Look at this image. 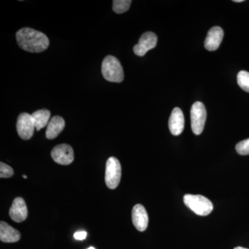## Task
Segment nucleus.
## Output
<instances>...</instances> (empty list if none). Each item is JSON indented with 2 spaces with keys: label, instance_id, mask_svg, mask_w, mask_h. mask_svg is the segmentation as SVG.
Wrapping results in <instances>:
<instances>
[{
  "label": "nucleus",
  "instance_id": "f257e3e1",
  "mask_svg": "<svg viewBox=\"0 0 249 249\" xmlns=\"http://www.w3.org/2000/svg\"><path fill=\"white\" fill-rule=\"evenodd\" d=\"M16 40L21 49L30 53H40L49 46V40L45 34L31 28H23L18 31Z\"/></svg>",
  "mask_w": 249,
  "mask_h": 249
},
{
  "label": "nucleus",
  "instance_id": "f03ea898",
  "mask_svg": "<svg viewBox=\"0 0 249 249\" xmlns=\"http://www.w3.org/2000/svg\"><path fill=\"white\" fill-rule=\"evenodd\" d=\"M101 71L105 79L112 83H121L124 79V68L116 57L107 55L102 62Z\"/></svg>",
  "mask_w": 249,
  "mask_h": 249
},
{
  "label": "nucleus",
  "instance_id": "7ed1b4c3",
  "mask_svg": "<svg viewBox=\"0 0 249 249\" xmlns=\"http://www.w3.org/2000/svg\"><path fill=\"white\" fill-rule=\"evenodd\" d=\"M183 201L186 206L198 215H209L213 210V203L208 198L199 195H186L183 196Z\"/></svg>",
  "mask_w": 249,
  "mask_h": 249
},
{
  "label": "nucleus",
  "instance_id": "20e7f679",
  "mask_svg": "<svg viewBox=\"0 0 249 249\" xmlns=\"http://www.w3.org/2000/svg\"><path fill=\"white\" fill-rule=\"evenodd\" d=\"M121 178L120 162L115 157H109L106 162V176H105L106 185L109 189H115L120 183Z\"/></svg>",
  "mask_w": 249,
  "mask_h": 249
},
{
  "label": "nucleus",
  "instance_id": "39448f33",
  "mask_svg": "<svg viewBox=\"0 0 249 249\" xmlns=\"http://www.w3.org/2000/svg\"><path fill=\"white\" fill-rule=\"evenodd\" d=\"M206 107L202 103L197 101L193 105L191 110V128L193 133L199 135L204 130L205 123H206Z\"/></svg>",
  "mask_w": 249,
  "mask_h": 249
},
{
  "label": "nucleus",
  "instance_id": "423d86ee",
  "mask_svg": "<svg viewBox=\"0 0 249 249\" xmlns=\"http://www.w3.org/2000/svg\"><path fill=\"white\" fill-rule=\"evenodd\" d=\"M16 128L18 135L23 140H29L33 137L35 130V124L31 114L24 112L18 118Z\"/></svg>",
  "mask_w": 249,
  "mask_h": 249
},
{
  "label": "nucleus",
  "instance_id": "0eeeda50",
  "mask_svg": "<svg viewBox=\"0 0 249 249\" xmlns=\"http://www.w3.org/2000/svg\"><path fill=\"white\" fill-rule=\"evenodd\" d=\"M52 157L54 161L58 164L70 165L74 160V152L70 145L60 144L53 147Z\"/></svg>",
  "mask_w": 249,
  "mask_h": 249
},
{
  "label": "nucleus",
  "instance_id": "6e6552de",
  "mask_svg": "<svg viewBox=\"0 0 249 249\" xmlns=\"http://www.w3.org/2000/svg\"><path fill=\"white\" fill-rule=\"evenodd\" d=\"M157 40H158V38L155 33L150 32V31L144 33L141 36L138 44L134 47V53L138 56H143L148 51L155 48Z\"/></svg>",
  "mask_w": 249,
  "mask_h": 249
},
{
  "label": "nucleus",
  "instance_id": "1a4fd4ad",
  "mask_svg": "<svg viewBox=\"0 0 249 249\" xmlns=\"http://www.w3.org/2000/svg\"><path fill=\"white\" fill-rule=\"evenodd\" d=\"M132 222L134 227L139 231L143 232L148 226V214L145 207L142 204H137L134 206L132 212Z\"/></svg>",
  "mask_w": 249,
  "mask_h": 249
},
{
  "label": "nucleus",
  "instance_id": "9d476101",
  "mask_svg": "<svg viewBox=\"0 0 249 249\" xmlns=\"http://www.w3.org/2000/svg\"><path fill=\"white\" fill-rule=\"evenodd\" d=\"M9 215L14 222L18 223L22 222L27 219L28 209L23 198L17 197L14 199L9 210Z\"/></svg>",
  "mask_w": 249,
  "mask_h": 249
},
{
  "label": "nucleus",
  "instance_id": "9b49d317",
  "mask_svg": "<svg viewBox=\"0 0 249 249\" xmlns=\"http://www.w3.org/2000/svg\"><path fill=\"white\" fill-rule=\"evenodd\" d=\"M185 120L182 111L178 107L174 108L170 116L168 127L174 136L180 135L184 129Z\"/></svg>",
  "mask_w": 249,
  "mask_h": 249
},
{
  "label": "nucleus",
  "instance_id": "f8f14e48",
  "mask_svg": "<svg viewBox=\"0 0 249 249\" xmlns=\"http://www.w3.org/2000/svg\"><path fill=\"white\" fill-rule=\"evenodd\" d=\"M224 37V31L219 27L211 28L208 32L204 42L205 48L210 52L217 50Z\"/></svg>",
  "mask_w": 249,
  "mask_h": 249
},
{
  "label": "nucleus",
  "instance_id": "ddd939ff",
  "mask_svg": "<svg viewBox=\"0 0 249 249\" xmlns=\"http://www.w3.org/2000/svg\"><path fill=\"white\" fill-rule=\"evenodd\" d=\"M20 232L7 223L0 222V240L5 243H14L20 240Z\"/></svg>",
  "mask_w": 249,
  "mask_h": 249
},
{
  "label": "nucleus",
  "instance_id": "4468645a",
  "mask_svg": "<svg viewBox=\"0 0 249 249\" xmlns=\"http://www.w3.org/2000/svg\"><path fill=\"white\" fill-rule=\"evenodd\" d=\"M65 121L60 116H55L49 121L46 130V137L48 139H53L61 133L65 128Z\"/></svg>",
  "mask_w": 249,
  "mask_h": 249
},
{
  "label": "nucleus",
  "instance_id": "2eb2a0df",
  "mask_svg": "<svg viewBox=\"0 0 249 249\" xmlns=\"http://www.w3.org/2000/svg\"><path fill=\"white\" fill-rule=\"evenodd\" d=\"M36 130L40 131L49 124L51 112L48 109H42L35 111L31 114Z\"/></svg>",
  "mask_w": 249,
  "mask_h": 249
},
{
  "label": "nucleus",
  "instance_id": "dca6fc26",
  "mask_svg": "<svg viewBox=\"0 0 249 249\" xmlns=\"http://www.w3.org/2000/svg\"><path fill=\"white\" fill-rule=\"evenodd\" d=\"M132 1L130 0H114L113 1V11L116 14H124L128 11Z\"/></svg>",
  "mask_w": 249,
  "mask_h": 249
},
{
  "label": "nucleus",
  "instance_id": "f3484780",
  "mask_svg": "<svg viewBox=\"0 0 249 249\" xmlns=\"http://www.w3.org/2000/svg\"><path fill=\"white\" fill-rule=\"evenodd\" d=\"M237 83L241 89L249 93V72L241 71L237 76Z\"/></svg>",
  "mask_w": 249,
  "mask_h": 249
},
{
  "label": "nucleus",
  "instance_id": "a211bd4d",
  "mask_svg": "<svg viewBox=\"0 0 249 249\" xmlns=\"http://www.w3.org/2000/svg\"><path fill=\"white\" fill-rule=\"evenodd\" d=\"M235 150L240 155H249V139L242 141L236 145Z\"/></svg>",
  "mask_w": 249,
  "mask_h": 249
},
{
  "label": "nucleus",
  "instance_id": "6ab92c4d",
  "mask_svg": "<svg viewBox=\"0 0 249 249\" xmlns=\"http://www.w3.org/2000/svg\"><path fill=\"white\" fill-rule=\"evenodd\" d=\"M14 171L13 168L6 163H0V178H10L14 175Z\"/></svg>",
  "mask_w": 249,
  "mask_h": 249
},
{
  "label": "nucleus",
  "instance_id": "aec40b11",
  "mask_svg": "<svg viewBox=\"0 0 249 249\" xmlns=\"http://www.w3.org/2000/svg\"><path fill=\"white\" fill-rule=\"evenodd\" d=\"M87 235H88V233H87L86 231H78L75 232L74 235H73V237L76 239V240H84L86 239Z\"/></svg>",
  "mask_w": 249,
  "mask_h": 249
},
{
  "label": "nucleus",
  "instance_id": "412c9836",
  "mask_svg": "<svg viewBox=\"0 0 249 249\" xmlns=\"http://www.w3.org/2000/svg\"><path fill=\"white\" fill-rule=\"evenodd\" d=\"M233 1H235V2H242V1H244V0H234Z\"/></svg>",
  "mask_w": 249,
  "mask_h": 249
},
{
  "label": "nucleus",
  "instance_id": "4be33fe9",
  "mask_svg": "<svg viewBox=\"0 0 249 249\" xmlns=\"http://www.w3.org/2000/svg\"><path fill=\"white\" fill-rule=\"evenodd\" d=\"M234 249H246V248H243V247H235V248Z\"/></svg>",
  "mask_w": 249,
  "mask_h": 249
},
{
  "label": "nucleus",
  "instance_id": "5701e85b",
  "mask_svg": "<svg viewBox=\"0 0 249 249\" xmlns=\"http://www.w3.org/2000/svg\"><path fill=\"white\" fill-rule=\"evenodd\" d=\"M88 249H95L94 247H89V248H88Z\"/></svg>",
  "mask_w": 249,
  "mask_h": 249
},
{
  "label": "nucleus",
  "instance_id": "b1692460",
  "mask_svg": "<svg viewBox=\"0 0 249 249\" xmlns=\"http://www.w3.org/2000/svg\"><path fill=\"white\" fill-rule=\"evenodd\" d=\"M23 178H27V177L26 176V175H23Z\"/></svg>",
  "mask_w": 249,
  "mask_h": 249
}]
</instances>
